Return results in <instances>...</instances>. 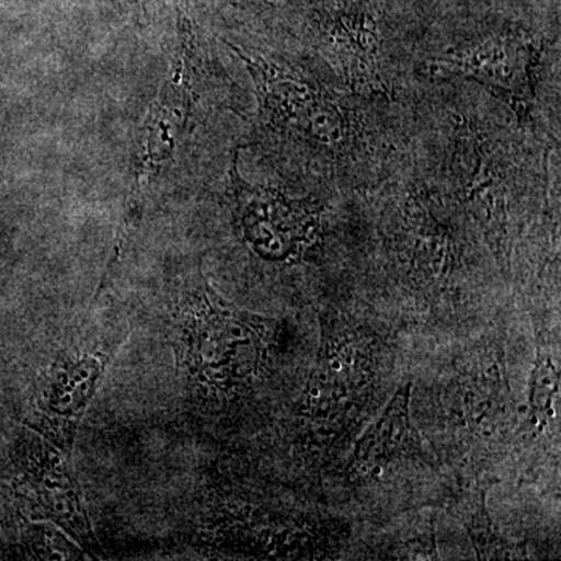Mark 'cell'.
Masks as SVG:
<instances>
[{
	"instance_id": "obj_1",
	"label": "cell",
	"mask_w": 561,
	"mask_h": 561,
	"mask_svg": "<svg viewBox=\"0 0 561 561\" xmlns=\"http://www.w3.org/2000/svg\"><path fill=\"white\" fill-rule=\"evenodd\" d=\"M319 359L300 402V416L317 430H334L359 411L370 389V351L353 332L321 331Z\"/></svg>"
},
{
	"instance_id": "obj_2",
	"label": "cell",
	"mask_w": 561,
	"mask_h": 561,
	"mask_svg": "<svg viewBox=\"0 0 561 561\" xmlns=\"http://www.w3.org/2000/svg\"><path fill=\"white\" fill-rule=\"evenodd\" d=\"M260 87L262 108L272 122L297 130L324 147L342 146L348 133L345 113L305 77L272 62L243 57Z\"/></svg>"
},
{
	"instance_id": "obj_3",
	"label": "cell",
	"mask_w": 561,
	"mask_h": 561,
	"mask_svg": "<svg viewBox=\"0 0 561 561\" xmlns=\"http://www.w3.org/2000/svg\"><path fill=\"white\" fill-rule=\"evenodd\" d=\"M538 50L527 36H500L432 61L438 76H465L501 94L516 111L527 108Z\"/></svg>"
},
{
	"instance_id": "obj_4",
	"label": "cell",
	"mask_w": 561,
	"mask_h": 561,
	"mask_svg": "<svg viewBox=\"0 0 561 561\" xmlns=\"http://www.w3.org/2000/svg\"><path fill=\"white\" fill-rule=\"evenodd\" d=\"M201 334V362L217 382L243 379L260 362L262 345L257 328L242 313L206 305Z\"/></svg>"
},
{
	"instance_id": "obj_5",
	"label": "cell",
	"mask_w": 561,
	"mask_h": 561,
	"mask_svg": "<svg viewBox=\"0 0 561 561\" xmlns=\"http://www.w3.org/2000/svg\"><path fill=\"white\" fill-rule=\"evenodd\" d=\"M411 383L398 389L381 416L357 440L346 472L353 481L381 474L393 461L420 454L411 421Z\"/></svg>"
},
{
	"instance_id": "obj_6",
	"label": "cell",
	"mask_w": 561,
	"mask_h": 561,
	"mask_svg": "<svg viewBox=\"0 0 561 561\" xmlns=\"http://www.w3.org/2000/svg\"><path fill=\"white\" fill-rule=\"evenodd\" d=\"M560 373L551 356H538L530 376L529 423L541 432L553 416V402L559 394Z\"/></svg>"
},
{
	"instance_id": "obj_7",
	"label": "cell",
	"mask_w": 561,
	"mask_h": 561,
	"mask_svg": "<svg viewBox=\"0 0 561 561\" xmlns=\"http://www.w3.org/2000/svg\"><path fill=\"white\" fill-rule=\"evenodd\" d=\"M493 530L489 513H486L485 507H483V501H481V508L472 516V523L470 524V537L472 542H474L476 549H478L479 557L485 560L516 559V557H522L518 549L505 545L497 537L496 531Z\"/></svg>"
},
{
	"instance_id": "obj_8",
	"label": "cell",
	"mask_w": 561,
	"mask_h": 561,
	"mask_svg": "<svg viewBox=\"0 0 561 561\" xmlns=\"http://www.w3.org/2000/svg\"><path fill=\"white\" fill-rule=\"evenodd\" d=\"M111 2H121V0H111Z\"/></svg>"
}]
</instances>
